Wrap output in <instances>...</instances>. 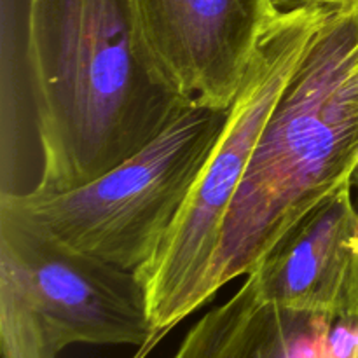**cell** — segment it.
Listing matches in <instances>:
<instances>
[{
    "label": "cell",
    "mask_w": 358,
    "mask_h": 358,
    "mask_svg": "<svg viewBox=\"0 0 358 358\" xmlns=\"http://www.w3.org/2000/svg\"><path fill=\"white\" fill-rule=\"evenodd\" d=\"M24 30L38 191H66L107 173L187 103L150 69L131 0H27Z\"/></svg>",
    "instance_id": "6da1fadb"
},
{
    "label": "cell",
    "mask_w": 358,
    "mask_h": 358,
    "mask_svg": "<svg viewBox=\"0 0 358 358\" xmlns=\"http://www.w3.org/2000/svg\"><path fill=\"white\" fill-rule=\"evenodd\" d=\"M358 166V3L332 9L276 103L231 205L215 289L254 271L276 241Z\"/></svg>",
    "instance_id": "7a4b0ae2"
},
{
    "label": "cell",
    "mask_w": 358,
    "mask_h": 358,
    "mask_svg": "<svg viewBox=\"0 0 358 358\" xmlns=\"http://www.w3.org/2000/svg\"><path fill=\"white\" fill-rule=\"evenodd\" d=\"M331 10L278 13L262 35L208 161L159 250L136 273L145 287L154 339L217 294L215 262L231 205L266 122Z\"/></svg>",
    "instance_id": "3957f363"
},
{
    "label": "cell",
    "mask_w": 358,
    "mask_h": 358,
    "mask_svg": "<svg viewBox=\"0 0 358 358\" xmlns=\"http://www.w3.org/2000/svg\"><path fill=\"white\" fill-rule=\"evenodd\" d=\"M229 108L187 101L138 152L94 180L58 192L3 191L0 203L62 243L138 273L177 219Z\"/></svg>",
    "instance_id": "277c9868"
},
{
    "label": "cell",
    "mask_w": 358,
    "mask_h": 358,
    "mask_svg": "<svg viewBox=\"0 0 358 358\" xmlns=\"http://www.w3.org/2000/svg\"><path fill=\"white\" fill-rule=\"evenodd\" d=\"M154 327L135 271L62 243L0 203L2 358H58L72 345L149 348Z\"/></svg>",
    "instance_id": "5b68a950"
},
{
    "label": "cell",
    "mask_w": 358,
    "mask_h": 358,
    "mask_svg": "<svg viewBox=\"0 0 358 358\" xmlns=\"http://www.w3.org/2000/svg\"><path fill=\"white\" fill-rule=\"evenodd\" d=\"M157 79L185 101L229 108L271 21V0H131Z\"/></svg>",
    "instance_id": "8992f818"
},
{
    "label": "cell",
    "mask_w": 358,
    "mask_h": 358,
    "mask_svg": "<svg viewBox=\"0 0 358 358\" xmlns=\"http://www.w3.org/2000/svg\"><path fill=\"white\" fill-rule=\"evenodd\" d=\"M254 276L266 299L285 310L358 324V205L353 177L301 217Z\"/></svg>",
    "instance_id": "52a82bcc"
},
{
    "label": "cell",
    "mask_w": 358,
    "mask_h": 358,
    "mask_svg": "<svg viewBox=\"0 0 358 358\" xmlns=\"http://www.w3.org/2000/svg\"><path fill=\"white\" fill-rule=\"evenodd\" d=\"M332 325L266 299L247 275L238 292L192 325L171 358H331Z\"/></svg>",
    "instance_id": "ba28073f"
},
{
    "label": "cell",
    "mask_w": 358,
    "mask_h": 358,
    "mask_svg": "<svg viewBox=\"0 0 358 358\" xmlns=\"http://www.w3.org/2000/svg\"><path fill=\"white\" fill-rule=\"evenodd\" d=\"M276 13H294L301 9H311V7H324V9H338L358 3V0H271Z\"/></svg>",
    "instance_id": "9c48e42d"
},
{
    "label": "cell",
    "mask_w": 358,
    "mask_h": 358,
    "mask_svg": "<svg viewBox=\"0 0 358 358\" xmlns=\"http://www.w3.org/2000/svg\"><path fill=\"white\" fill-rule=\"evenodd\" d=\"M336 358H358V324L352 325L339 343Z\"/></svg>",
    "instance_id": "30bf717a"
},
{
    "label": "cell",
    "mask_w": 358,
    "mask_h": 358,
    "mask_svg": "<svg viewBox=\"0 0 358 358\" xmlns=\"http://www.w3.org/2000/svg\"><path fill=\"white\" fill-rule=\"evenodd\" d=\"M353 184H355V191H358V166L355 175H353Z\"/></svg>",
    "instance_id": "8fae6325"
}]
</instances>
